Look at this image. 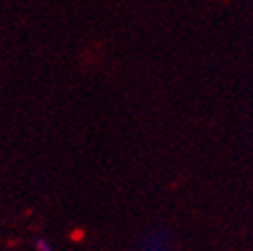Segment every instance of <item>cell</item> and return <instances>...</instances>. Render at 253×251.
<instances>
[{
    "label": "cell",
    "mask_w": 253,
    "mask_h": 251,
    "mask_svg": "<svg viewBox=\"0 0 253 251\" xmlns=\"http://www.w3.org/2000/svg\"><path fill=\"white\" fill-rule=\"evenodd\" d=\"M143 251H169V239L165 233L155 231L151 233L145 243H143Z\"/></svg>",
    "instance_id": "1"
},
{
    "label": "cell",
    "mask_w": 253,
    "mask_h": 251,
    "mask_svg": "<svg viewBox=\"0 0 253 251\" xmlns=\"http://www.w3.org/2000/svg\"><path fill=\"white\" fill-rule=\"evenodd\" d=\"M37 249H39V251H52L50 243L44 241V239H39V241H37Z\"/></svg>",
    "instance_id": "2"
}]
</instances>
